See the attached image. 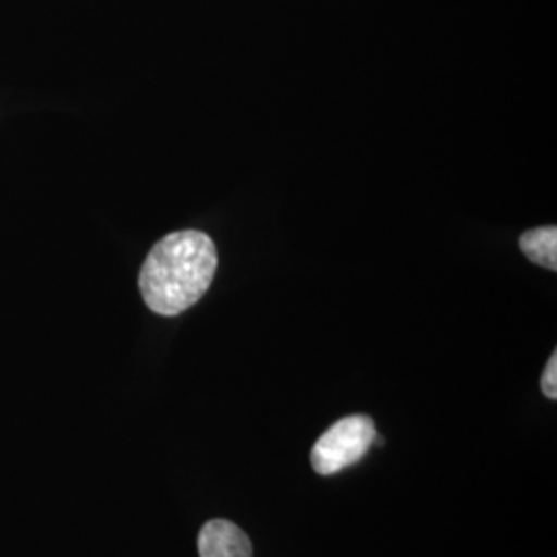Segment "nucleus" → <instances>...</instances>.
<instances>
[{
  "label": "nucleus",
  "instance_id": "f257e3e1",
  "mask_svg": "<svg viewBox=\"0 0 557 557\" xmlns=\"http://www.w3.org/2000/svg\"><path fill=\"white\" fill-rule=\"evenodd\" d=\"M215 242L199 230L161 238L140 267L139 289L151 312L178 317L193 308L218 273Z\"/></svg>",
  "mask_w": 557,
  "mask_h": 557
},
{
  "label": "nucleus",
  "instance_id": "f03ea898",
  "mask_svg": "<svg viewBox=\"0 0 557 557\" xmlns=\"http://www.w3.org/2000/svg\"><path fill=\"white\" fill-rule=\"evenodd\" d=\"M374 419L368 416H349L333 423L312 446L310 462L319 475H337L358 465L376 442Z\"/></svg>",
  "mask_w": 557,
  "mask_h": 557
},
{
  "label": "nucleus",
  "instance_id": "7ed1b4c3",
  "mask_svg": "<svg viewBox=\"0 0 557 557\" xmlns=\"http://www.w3.org/2000/svg\"><path fill=\"white\" fill-rule=\"evenodd\" d=\"M199 557H255L252 541L238 524L215 518L200 529Z\"/></svg>",
  "mask_w": 557,
  "mask_h": 557
},
{
  "label": "nucleus",
  "instance_id": "20e7f679",
  "mask_svg": "<svg viewBox=\"0 0 557 557\" xmlns=\"http://www.w3.org/2000/svg\"><path fill=\"white\" fill-rule=\"evenodd\" d=\"M520 250L524 257L543 269L557 271V227L543 225L520 236Z\"/></svg>",
  "mask_w": 557,
  "mask_h": 557
},
{
  "label": "nucleus",
  "instance_id": "39448f33",
  "mask_svg": "<svg viewBox=\"0 0 557 557\" xmlns=\"http://www.w3.org/2000/svg\"><path fill=\"white\" fill-rule=\"evenodd\" d=\"M541 391H543V395L547 398H552V400H556L557 398V354L554 351L552 354V358L547 361V366H545V372H543V376H541Z\"/></svg>",
  "mask_w": 557,
  "mask_h": 557
}]
</instances>
